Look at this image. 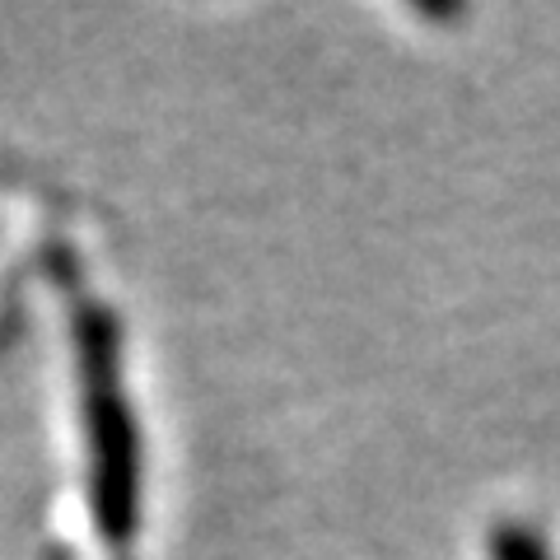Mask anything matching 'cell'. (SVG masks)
<instances>
[{
    "label": "cell",
    "mask_w": 560,
    "mask_h": 560,
    "mask_svg": "<svg viewBox=\"0 0 560 560\" xmlns=\"http://www.w3.org/2000/svg\"><path fill=\"white\" fill-rule=\"evenodd\" d=\"M80 346V397L90 434V504L98 537L127 547L140 528V430L121 383V327L117 313L84 304L75 323Z\"/></svg>",
    "instance_id": "obj_1"
},
{
    "label": "cell",
    "mask_w": 560,
    "mask_h": 560,
    "mask_svg": "<svg viewBox=\"0 0 560 560\" xmlns=\"http://www.w3.org/2000/svg\"><path fill=\"white\" fill-rule=\"evenodd\" d=\"M490 560H556V556L537 528H528V523H518V518H504L500 528L490 533Z\"/></svg>",
    "instance_id": "obj_2"
}]
</instances>
